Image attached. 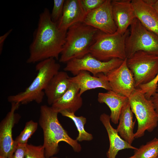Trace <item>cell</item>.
Returning a JSON list of instances; mask_svg holds the SVG:
<instances>
[{
	"label": "cell",
	"instance_id": "1",
	"mask_svg": "<svg viewBox=\"0 0 158 158\" xmlns=\"http://www.w3.org/2000/svg\"><path fill=\"white\" fill-rule=\"evenodd\" d=\"M67 31L60 30L45 8L39 15L37 27L33 33L26 63H34L53 58L58 60L65 42Z\"/></svg>",
	"mask_w": 158,
	"mask_h": 158
},
{
	"label": "cell",
	"instance_id": "2",
	"mask_svg": "<svg viewBox=\"0 0 158 158\" xmlns=\"http://www.w3.org/2000/svg\"><path fill=\"white\" fill-rule=\"evenodd\" d=\"M58 113L51 107L45 105L40 107L39 123L43 130V145L46 158H50L58 153L59 143L61 141L70 145L75 152H78L81 150V146L78 141L70 137L59 123Z\"/></svg>",
	"mask_w": 158,
	"mask_h": 158
},
{
	"label": "cell",
	"instance_id": "3",
	"mask_svg": "<svg viewBox=\"0 0 158 158\" xmlns=\"http://www.w3.org/2000/svg\"><path fill=\"white\" fill-rule=\"evenodd\" d=\"M60 67L53 58L38 63L35 66L37 73L32 82L24 91L8 96V101L20 104H26L33 101L41 103L45 95V89L51 78L59 71Z\"/></svg>",
	"mask_w": 158,
	"mask_h": 158
},
{
	"label": "cell",
	"instance_id": "4",
	"mask_svg": "<svg viewBox=\"0 0 158 158\" xmlns=\"http://www.w3.org/2000/svg\"><path fill=\"white\" fill-rule=\"evenodd\" d=\"M99 31L83 22L71 27L67 32L59 61L66 63L74 59L81 58L89 54L90 47Z\"/></svg>",
	"mask_w": 158,
	"mask_h": 158
},
{
	"label": "cell",
	"instance_id": "5",
	"mask_svg": "<svg viewBox=\"0 0 158 158\" xmlns=\"http://www.w3.org/2000/svg\"><path fill=\"white\" fill-rule=\"evenodd\" d=\"M129 33L128 29L123 34L117 31L113 34H107L99 30L90 47L89 53L102 61L116 58L124 60L127 58L125 41Z\"/></svg>",
	"mask_w": 158,
	"mask_h": 158
},
{
	"label": "cell",
	"instance_id": "6",
	"mask_svg": "<svg viewBox=\"0 0 158 158\" xmlns=\"http://www.w3.org/2000/svg\"><path fill=\"white\" fill-rule=\"evenodd\" d=\"M131 110L136 117L138 128L134 133L135 138L143 136L146 131H152L158 125V115L151 100L137 88L128 97Z\"/></svg>",
	"mask_w": 158,
	"mask_h": 158
},
{
	"label": "cell",
	"instance_id": "7",
	"mask_svg": "<svg viewBox=\"0 0 158 158\" xmlns=\"http://www.w3.org/2000/svg\"><path fill=\"white\" fill-rule=\"evenodd\" d=\"M130 26L125 41L127 58L139 51L158 55V35L146 28L136 18Z\"/></svg>",
	"mask_w": 158,
	"mask_h": 158
},
{
	"label": "cell",
	"instance_id": "8",
	"mask_svg": "<svg viewBox=\"0 0 158 158\" xmlns=\"http://www.w3.org/2000/svg\"><path fill=\"white\" fill-rule=\"evenodd\" d=\"M127 64L132 72L135 87L147 83L154 79L158 73V55L142 51L135 52L127 58Z\"/></svg>",
	"mask_w": 158,
	"mask_h": 158
},
{
	"label": "cell",
	"instance_id": "9",
	"mask_svg": "<svg viewBox=\"0 0 158 158\" xmlns=\"http://www.w3.org/2000/svg\"><path fill=\"white\" fill-rule=\"evenodd\" d=\"M124 60L116 58L109 61H100L89 53L80 59H74L66 63L64 71L69 72L74 76L81 71H86L93 76L103 73L105 75L119 66Z\"/></svg>",
	"mask_w": 158,
	"mask_h": 158
},
{
	"label": "cell",
	"instance_id": "10",
	"mask_svg": "<svg viewBox=\"0 0 158 158\" xmlns=\"http://www.w3.org/2000/svg\"><path fill=\"white\" fill-rule=\"evenodd\" d=\"M11 103V110L0 123V156L7 158H12L16 146L13 139V128L20 117L15 113L20 104Z\"/></svg>",
	"mask_w": 158,
	"mask_h": 158
},
{
	"label": "cell",
	"instance_id": "11",
	"mask_svg": "<svg viewBox=\"0 0 158 158\" xmlns=\"http://www.w3.org/2000/svg\"><path fill=\"white\" fill-rule=\"evenodd\" d=\"M111 0H105L100 6L87 13L83 22L107 34H113L117 30L114 20Z\"/></svg>",
	"mask_w": 158,
	"mask_h": 158
},
{
	"label": "cell",
	"instance_id": "12",
	"mask_svg": "<svg viewBox=\"0 0 158 158\" xmlns=\"http://www.w3.org/2000/svg\"><path fill=\"white\" fill-rule=\"evenodd\" d=\"M127 58L118 68L105 75L112 90L129 97L136 88L133 74L127 64Z\"/></svg>",
	"mask_w": 158,
	"mask_h": 158
},
{
	"label": "cell",
	"instance_id": "13",
	"mask_svg": "<svg viewBox=\"0 0 158 158\" xmlns=\"http://www.w3.org/2000/svg\"><path fill=\"white\" fill-rule=\"evenodd\" d=\"M112 13L117 28V31L124 34L136 18L130 0L111 1Z\"/></svg>",
	"mask_w": 158,
	"mask_h": 158
},
{
	"label": "cell",
	"instance_id": "14",
	"mask_svg": "<svg viewBox=\"0 0 158 158\" xmlns=\"http://www.w3.org/2000/svg\"><path fill=\"white\" fill-rule=\"evenodd\" d=\"M69 80L70 82L78 85L81 96L85 91L92 89L102 88L108 91L112 90L106 75L103 73L92 76L89 72L83 71L77 75L70 77Z\"/></svg>",
	"mask_w": 158,
	"mask_h": 158
},
{
	"label": "cell",
	"instance_id": "15",
	"mask_svg": "<svg viewBox=\"0 0 158 158\" xmlns=\"http://www.w3.org/2000/svg\"><path fill=\"white\" fill-rule=\"evenodd\" d=\"M86 15L80 0H65L62 16L57 24L58 28L67 31L73 25L83 22Z\"/></svg>",
	"mask_w": 158,
	"mask_h": 158
},
{
	"label": "cell",
	"instance_id": "16",
	"mask_svg": "<svg viewBox=\"0 0 158 158\" xmlns=\"http://www.w3.org/2000/svg\"><path fill=\"white\" fill-rule=\"evenodd\" d=\"M136 18L146 28L158 35V14L143 0H132Z\"/></svg>",
	"mask_w": 158,
	"mask_h": 158
},
{
	"label": "cell",
	"instance_id": "17",
	"mask_svg": "<svg viewBox=\"0 0 158 158\" xmlns=\"http://www.w3.org/2000/svg\"><path fill=\"white\" fill-rule=\"evenodd\" d=\"M79 92L80 89L78 85L71 82L66 92L51 105V107L59 113L65 110L75 113L83 104V99Z\"/></svg>",
	"mask_w": 158,
	"mask_h": 158
},
{
	"label": "cell",
	"instance_id": "18",
	"mask_svg": "<svg viewBox=\"0 0 158 158\" xmlns=\"http://www.w3.org/2000/svg\"><path fill=\"white\" fill-rule=\"evenodd\" d=\"M100 120L106 130L109 140V147L107 153L108 158H116L121 150L127 149L135 150L138 149L129 144L118 135L116 129L114 128L110 123L109 116L103 113L100 116Z\"/></svg>",
	"mask_w": 158,
	"mask_h": 158
},
{
	"label": "cell",
	"instance_id": "19",
	"mask_svg": "<svg viewBox=\"0 0 158 158\" xmlns=\"http://www.w3.org/2000/svg\"><path fill=\"white\" fill-rule=\"evenodd\" d=\"M66 72L59 71L51 78L44 90L48 104L52 105L68 89L71 82Z\"/></svg>",
	"mask_w": 158,
	"mask_h": 158
},
{
	"label": "cell",
	"instance_id": "20",
	"mask_svg": "<svg viewBox=\"0 0 158 158\" xmlns=\"http://www.w3.org/2000/svg\"><path fill=\"white\" fill-rule=\"evenodd\" d=\"M97 101L100 103L105 104L111 111L110 120L115 124H118L121 110L129 101L128 97L112 90L106 92H99Z\"/></svg>",
	"mask_w": 158,
	"mask_h": 158
},
{
	"label": "cell",
	"instance_id": "21",
	"mask_svg": "<svg viewBox=\"0 0 158 158\" xmlns=\"http://www.w3.org/2000/svg\"><path fill=\"white\" fill-rule=\"evenodd\" d=\"M133 113L128 101L122 107L116 129L120 136L131 145L135 138L133 130L136 120H133Z\"/></svg>",
	"mask_w": 158,
	"mask_h": 158
},
{
	"label": "cell",
	"instance_id": "22",
	"mask_svg": "<svg viewBox=\"0 0 158 158\" xmlns=\"http://www.w3.org/2000/svg\"><path fill=\"white\" fill-rule=\"evenodd\" d=\"M60 113L62 116L70 118L74 123L78 132V135L76 140L78 141H90L93 139L92 135L86 132L84 126L86 122V118L83 116H76L75 113L70 112L66 110L61 111Z\"/></svg>",
	"mask_w": 158,
	"mask_h": 158
},
{
	"label": "cell",
	"instance_id": "23",
	"mask_svg": "<svg viewBox=\"0 0 158 158\" xmlns=\"http://www.w3.org/2000/svg\"><path fill=\"white\" fill-rule=\"evenodd\" d=\"M133 155L135 158H157L158 156V138L142 145L135 150Z\"/></svg>",
	"mask_w": 158,
	"mask_h": 158
},
{
	"label": "cell",
	"instance_id": "24",
	"mask_svg": "<svg viewBox=\"0 0 158 158\" xmlns=\"http://www.w3.org/2000/svg\"><path fill=\"white\" fill-rule=\"evenodd\" d=\"M38 125L37 122L32 120L27 122L23 130L14 140L16 146L19 144L27 145L28 139L37 130Z\"/></svg>",
	"mask_w": 158,
	"mask_h": 158
},
{
	"label": "cell",
	"instance_id": "25",
	"mask_svg": "<svg viewBox=\"0 0 158 158\" xmlns=\"http://www.w3.org/2000/svg\"><path fill=\"white\" fill-rule=\"evenodd\" d=\"M26 147V158H46L43 145L35 146L27 144Z\"/></svg>",
	"mask_w": 158,
	"mask_h": 158
},
{
	"label": "cell",
	"instance_id": "26",
	"mask_svg": "<svg viewBox=\"0 0 158 158\" xmlns=\"http://www.w3.org/2000/svg\"><path fill=\"white\" fill-rule=\"evenodd\" d=\"M158 84V73L152 81L147 83L140 85L138 88L144 92L146 98L150 99L157 92Z\"/></svg>",
	"mask_w": 158,
	"mask_h": 158
},
{
	"label": "cell",
	"instance_id": "27",
	"mask_svg": "<svg viewBox=\"0 0 158 158\" xmlns=\"http://www.w3.org/2000/svg\"><path fill=\"white\" fill-rule=\"evenodd\" d=\"M65 0H54V5L50 13L52 21L58 24L63 14Z\"/></svg>",
	"mask_w": 158,
	"mask_h": 158
},
{
	"label": "cell",
	"instance_id": "28",
	"mask_svg": "<svg viewBox=\"0 0 158 158\" xmlns=\"http://www.w3.org/2000/svg\"><path fill=\"white\" fill-rule=\"evenodd\" d=\"M105 0H80L82 7L86 15L101 5Z\"/></svg>",
	"mask_w": 158,
	"mask_h": 158
},
{
	"label": "cell",
	"instance_id": "29",
	"mask_svg": "<svg viewBox=\"0 0 158 158\" xmlns=\"http://www.w3.org/2000/svg\"><path fill=\"white\" fill-rule=\"evenodd\" d=\"M27 145H18L12 158H26Z\"/></svg>",
	"mask_w": 158,
	"mask_h": 158
},
{
	"label": "cell",
	"instance_id": "30",
	"mask_svg": "<svg viewBox=\"0 0 158 158\" xmlns=\"http://www.w3.org/2000/svg\"><path fill=\"white\" fill-rule=\"evenodd\" d=\"M13 30L12 29L9 30L3 35L0 37V53H2L4 42L8 36L9 35Z\"/></svg>",
	"mask_w": 158,
	"mask_h": 158
},
{
	"label": "cell",
	"instance_id": "31",
	"mask_svg": "<svg viewBox=\"0 0 158 158\" xmlns=\"http://www.w3.org/2000/svg\"><path fill=\"white\" fill-rule=\"evenodd\" d=\"M150 99L152 102L155 110L158 115V90L151 97Z\"/></svg>",
	"mask_w": 158,
	"mask_h": 158
},
{
	"label": "cell",
	"instance_id": "32",
	"mask_svg": "<svg viewBox=\"0 0 158 158\" xmlns=\"http://www.w3.org/2000/svg\"><path fill=\"white\" fill-rule=\"evenodd\" d=\"M152 6L158 14V0H156Z\"/></svg>",
	"mask_w": 158,
	"mask_h": 158
},
{
	"label": "cell",
	"instance_id": "33",
	"mask_svg": "<svg viewBox=\"0 0 158 158\" xmlns=\"http://www.w3.org/2000/svg\"><path fill=\"white\" fill-rule=\"evenodd\" d=\"M143 1L148 5L152 6L156 0H143Z\"/></svg>",
	"mask_w": 158,
	"mask_h": 158
},
{
	"label": "cell",
	"instance_id": "34",
	"mask_svg": "<svg viewBox=\"0 0 158 158\" xmlns=\"http://www.w3.org/2000/svg\"><path fill=\"white\" fill-rule=\"evenodd\" d=\"M128 158H135V157L134 155H133Z\"/></svg>",
	"mask_w": 158,
	"mask_h": 158
},
{
	"label": "cell",
	"instance_id": "35",
	"mask_svg": "<svg viewBox=\"0 0 158 158\" xmlns=\"http://www.w3.org/2000/svg\"><path fill=\"white\" fill-rule=\"evenodd\" d=\"M0 158H6V157H3L0 156Z\"/></svg>",
	"mask_w": 158,
	"mask_h": 158
},
{
	"label": "cell",
	"instance_id": "36",
	"mask_svg": "<svg viewBox=\"0 0 158 158\" xmlns=\"http://www.w3.org/2000/svg\"></svg>",
	"mask_w": 158,
	"mask_h": 158
},
{
	"label": "cell",
	"instance_id": "37",
	"mask_svg": "<svg viewBox=\"0 0 158 158\" xmlns=\"http://www.w3.org/2000/svg\"><path fill=\"white\" fill-rule=\"evenodd\" d=\"M157 158H158V157H157Z\"/></svg>",
	"mask_w": 158,
	"mask_h": 158
}]
</instances>
